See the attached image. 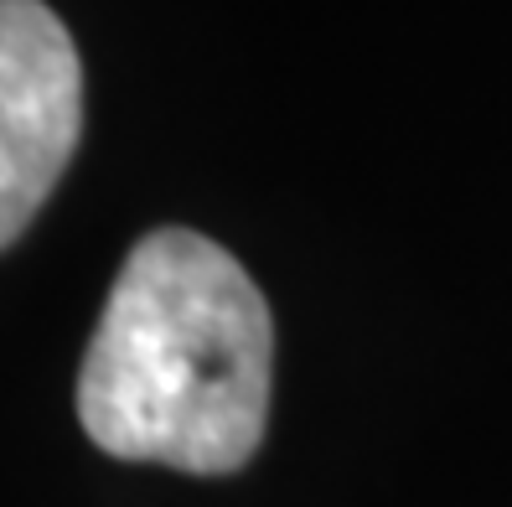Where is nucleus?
<instances>
[{
  "label": "nucleus",
  "instance_id": "obj_1",
  "mask_svg": "<svg viewBox=\"0 0 512 507\" xmlns=\"http://www.w3.org/2000/svg\"><path fill=\"white\" fill-rule=\"evenodd\" d=\"M275 321L223 244L156 228L119 264L78 368V425L104 456L187 476L249 466L269 420Z\"/></svg>",
  "mask_w": 512,
  "mask_h": 507
},
{
  "label": "nucleus",
  "instance_id": "obj_2",
  "mask_svg": "<svg viewBox=\"0 0 512 507\" xmlns=\"http://www.w3.org/2000/svg\"><path fill=\"white\" fill-rule=\"evenodd\" d=\"M83 135V63L42 0H0V249L42 213Z\"/></svg>",
  "mask_w": 512,
  "mask_h": 507
}]
</instances>
